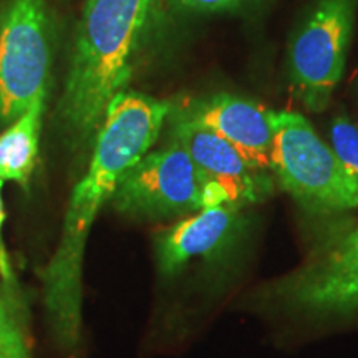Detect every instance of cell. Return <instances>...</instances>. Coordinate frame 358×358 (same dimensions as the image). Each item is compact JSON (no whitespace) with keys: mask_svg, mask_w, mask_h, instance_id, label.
Masks as SVG:
<instances>
[{"mask_svg":"<svg viewBox=\"0 0 358 358\" xmlns=\"http://www.w3.org/2000/svg\"><path fill=\"white\" fill-rule=\"evenodd\" d=\"M173 105L138 92H118L101 120L92 163L75 186L60 244L45 272V306L53 337L73 350L82 329L85 245L93 222L122 179L158 140Z\"/></svg>","mask_w":358,"mask_h":358,"instance_id":"cell-1","label":"cell"},{"mask_svg":"<svg viewBox=\"0 0 358 358\" xmlns=\"http://www.w3.org/2000/svg\"><path fill=\"white\" fill-rule=\"evenodd\" d=\"M153 0H87L60 101L64 122L78 134L101 123L131 73V58Z\"/></svg>","mask_w":358,"mask_h":358,"instance_id":"cell-2","label":"cell"},{"mask_svg":"<svg viewBox=\"0 0 358 358\" xmlns=\"http://www.w3.org/2000/svg\"><path fill=\"white\" fill-rule=\"evenodd\" d=\"M271 127V171L307 213L338 214L358 208V181L306 116L272 111Z\"/></svg>","mask_w":358,"mask_h":358,"instance_id":"cell-3","label":"cell"},{"mask_svg":"<svg viewBox=\"0 0 358 358\" xmlns=\"http://www.w3.org/2000/svg\"><path fill=\"white\" fill-rule=\"evenodd\" d=\"M52 22L45 0H10L0 29V122H13L47 95Z\"/></svg>","mask_w":358,"mask_h":358,"instance_id":"cell-4","label":"cell"},{"mask_svg":"<svg viewBox=\"0 0 358 358\" xmlns=\"http://www.w3.org/2000/svg\"><path fill=\"white\" fill-rule=\"evenodd\" d=\"M277 306L307 315L358 310V222L338 226L320 241L301 268L268 290Z\"/></svg>","mask_w":358,"mask_h":358,"instance_id":"cell-5","label":"cell"},{"mask_svg":"<svg viewBox=\"0 0 358 358\" xmlns=\"http://www.w3.org/2000/svg\"><path fill=\"white\" fill-rule=\"evenodd\" d=\"M358 0H319L292 38L294 90L313 113L329 106L345 70Z\"/></svg>","mask_w":358,"mask_h":358,"instance_id":"cell-6","label":"cell"},{"mask_svg":"<svg viewBox=\"0 0 358 358\" xmlns=\"http://www.w3.org/2000/svg\"><path fill=\"white\" fill-rule=\"evenodd\" d=\"M203 182L189 155L173 141L138 161L116 187L111 203L134 219H171L201 209Z\"/></svg>","mask_w":358,"mask_h":358,"instance_id":"cell-7","label":"cell"},{"mask_svg":"<svg viewBox=\"0 0 358 358\" xmlns=\"http://www.w3.org/2000/svg\"><path fill=\"white\" fill-rule=\"evenodd\" d=\"M176 141L198 169L203 189L201 209L217 206L243 208L272 194V178L249 163L229 141L211 129L176 116L173 128Z\"/></svg>","mask_w":358,"mask_h":358,"instance_id":"cell-8","label":"cell"},{"mask_svg":"<svg viewBox=\"0 0 358 358\" xmlns=\"http://www.w3.org/2000/svg\"><path fill=\"white\" fill-rule=\"evenodd\" d=\"M271 110L261 103L231 93H217L196 101L181 118L211 129L229 141L252 166L271 171Z\"/></svg>","mask_w":358,"mask_h":358,"instance_id":"cell-9","label":"cell"},{"mask_svg":"<svg viewBox=\"0 0 358 358\" xmlns=\"http://www.w3.org/2000/svg\"><path fill=\"white\" fill-rule=\"evenodd\" d=\"M245 221L239 208L217 206L199 209L156 237L161 274L174 275L194 257H214L239 239Z\"/></svg>","mask_w":358,"mask_h":358,"instance_id":"cell-10","label":"cell"},{"mask_svg":"<svg viewBox=\"0 0 358 358\" xmlns=\"http://www.w3.org/2000/svg\"><path fill=\"white\" fill-rule=\"evenodd\" d=\"M45 96H38L0 134V179L3 181H15L25 186L32 176L38 156Z\"/></svg>","mask_w":358,"mask_h":358,"instance_id":"cell-11","label":"cell"},{"mask_svg":"<svg viewBox=\"0 0 358 358\" xmlns=\"http://www.w3.org/2000/svg\"><path fill=\"white\" fill-rule=\"evenodd\" d=\"M330 138L335 156L358 181V128L345 115H340L330 128Z\"/></svg>","mask_w":358,"mask_h":358,"instance_id":"cell-12","label":"cell"},{"mask_svg":"<svg viewBox=\"0 0 358 358\" xmlns=\"http://www.w3.org/2000/svg\"><path fill=\"white\" fill-rule=\"evenodd\" d=\"M0 358H32L24 334L0 301Z\"/></svg>","mask_w":358,"mask_h":358,"instance_id":"cell-13","label":"cell"},{"mask_svg":"<svg viewBox=\"0 0 358 358\" xmlns=\"http://www.w3.org/2000/svg\"><path fill=\"white\" fill-rule=\"evenodd\" d=\"M174 2L194 12L216 13L236 10V8H241L244 3H248L249 0H174Z\"/></svg>","mask_w":358,"mask_h":358,"instance_id":"cell-14","label":"cell"},{"mask_svg":"<svg viewBox=\"0 0 358 358\" xmlns=\"http://www.w3.org/2000/svg\"><path fill=\"white\" fill-rule=\"evenodd\" d=\"M2 187H3V179H0V275L6 282L12 280V266L8 261L6 244L2 239V226L3 219H6V211H3V199H2Z\"/></svg>","mask_w":358,"mask_h":358,"instance_id":"cell-15","label":"cell"},{"mask_svg":"<svg viewBox=\"0 0 358 358\" xmlns=\"http://www.w3.org/2000/svg\"><path fill=\"white\" fill-rule=\"evenodd\" d=\"M2 19H3V8H0V29H2Z\"/></svg>","mask_w":358,"mask_h":358,"instance_id":"cell-16","label":"cell"}]
</instances>
